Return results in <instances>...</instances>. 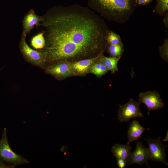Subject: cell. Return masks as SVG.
Segmentation results:
<instances>
[{
	"instance_id": "cell-1",
	"label": "cell",
	"mask_w": 168,
	"mask_h": 168,
	"mask_svg": "<svg viewBox=\"0 0 168 168\" xmlns=\"http://www.w3.org/2000/svg\"><path fill=\"white\" fill-rule=\"evenodd\" d=\"M40 26L46 62L86 58L103 51L109 30L95 12L78 5L54 7L44 16Z\"/></svg>"
},
{
	"instance_id": "cell-2",
	"label": "cell",
	"mask_w": 168,
	"mask_h": 168,
	"mask_svg": "<svg viewBox=\"0 0 168 168\" xmlns=\"http://www.w3.org/2000/svg\"><path fill=\"white\" fill-rule=\"evenodd\" d=\"M90 7L107 19L115 21L130 9V0H89Z\"/></svg>"
},
{
	"instance_id": "cell-3",
	"label": "cell",
	"mask_w": 168,
	"mask_h": 168,
	"mask_svg": "<svg viewBox=\"0 0 168 168\" xmlns=\"http://www.w3.org/2000/svg\"><path fill=\"white\" fill-rule=\"evenodd\" d=\"M26 36L22 32L19 44L21 54L26 60L31 64L43 67L46 63L45 53L42 50H35L30 47L26 41Z\"/></svg>"
},
{
	"instance_id": "cell-4",
	"label": "cell",
	"mask_w": 168,
	"mask_h": 168,
	"mask_svg": "<svg viewBox=\"0 0 168 168\" xmlns=\"http://www.w3.org/2000/svg\"><path fill=\"white\" fill-rule=\"evenodd\" d=\"M0 160L12 163L15 166L29 162L27 159L15 153L10 148L8 142L6 128L3 129L0 140Z\"/></svg>"
},
{
	"instance_id": "cell-5",
	"label": "cell",
	"mask_w": 168,
	"mask_h": 168,
	"mask_svg": "<svg viewBox=\"0 0 168 168\" xmlns=\"http://www.w3.org/2000/svg\"><path fill=\"white\" fill-rule=\"evenodd\" d=\"M147 144L149 160L160 162L166 165L168 163L166 160L165 147L160 137L156 138H143Z\"/></svg>"
},
{
	"instance_id": "cell-6",
	"label": "cell",
	"mask_w": 168,
	"mask_h": 168,
	"mask_svg": "<svg viewBox=\"0 0 168 168\" xmlns=\"http://www.w3.org/2000/svg\"><path fill=\"white\" fill-rule=\"evenodd\" d=\"M140 104L139 102L131 98L126 104H119L118 119L119 121L128 122L133 118L144 117L140 108Z\"/></svg>"
},
{
	"instance_id": "cell-7",
	"label": "cell",
	"mask_w": 168,
	"mask_h": 168,
	"mask_svg": "<svg viewBox=\"0 0 168 168\" xmlns=\"http://www.w3.org/2000/svg\"><path fill=\"white\" fill-rule=\"evenodd\" d=\"M139 102L143 103L147 107V115L151 110H158L164 107V105L160 94L156 91H148L139 94Z\"/></svg>"
},
{
	"instance_id": "cell-8",
	"label": "cell",
	"mask_w": 168,
	"mask_h": 168,
	"mask_svg": "<svg viewBox=\"0 0 168 168\" xmlns=\"http://www.w3.org/2000/svg\"><path fill=\"white\" fill-rule=\"evenodd\" d=\"M46 72L58 78H65L75 74L71 63L60 61L49 67Z\"/></svg>"
},
{
	"instance_id": "cell-9",
	"label": "cell",
	"mask_w": 168,
	"mask_h": 168,
	"mask_svg": "<svg viewBox=\"0 0 168 168\" xmlns=\"http://www.w3.org/2000/svg\"><path fill=\"white\" fill-rule=\"evenodd\" d=\"M149 160L148 148L144 145L142 142L136 143V148L131 152L128 160L127 164L129 165L133 164L142 165Z\"/></svg>"
},
{
	"instance_id": "cell-10",
	"label": "cell",
	"mask_w": 168,
	"mask_h": 168,
	"mask_svg": "<svg viewBox=\"0 0 168 168\" xmlns=\"http://www.w3.org/2000/svg\"><path fill=\"white\" fill-rule=\"evenodd\" d=\"M44 19L43 16L36 15L33 9H30L24 16L22 21L23 33L26 35L30 34L31 31L34 28V26H40V22Z\"/></svg>"
},
{
	"instance_id": "cell-11",
	"label": "cell",
	"mask_w": 168,
	"mask_h": 168,
	"mask_svg": "<svg viewBox=\"0 0 168 168\" xmlns=\"http://www.w3.org/2000/svg\"><path fill=\"white\" fill-rule=\"evenodd\" d=\"M103 52H101L96 56L71 63L75 74H83L86 73L90 70L93 64L103 54Z\"/></svg>"
},
{
	"instance_id": "cell-12",
	"label": "cell",
	"mask_w": 168,
	"mask_h": 168,
	"mask_svg": "<svg viewBox=\"0 0 168 168\" xmlns=\"http://www.w3.org/2000/svg\"><path fill=\"white\" fill-rule=\"evenodd\" d=\"M150 128H145L137 120H133L130 124L127 131V138L128 139L127 144L138 140L141 137L144 131L149 130Z\"/></svg>"
},
{
	"instance_id": "cell-13",
	"label": "cell",
	"mask_w": 168,
	"mask_h": 168,
	"mask_svg": "<svg viewBox=\"0 0 168 168\" xmlns=\"http://www.w3.org/2000/svg\"><path fill=\"white\" fill-rule=\"evenodd\" d=\"M132 148L129 144H116L112 147L111 152L116 159H121L127 162Z\"/></svg>"
},
{
	"instance_id": "cell-14",
	"label": "cell",
	"mask_w": 168,
	"mask_h": 168,
	"mask_svg": "<svg viewBox=\"0 0 168 168\" xmlns=\"http://www.w3.org/2000/svg\"><path fill=\"white\" fill-rule=\"evenodd\" d=\"M121 56L118 57H107L102 54L100 57L99 60L105 65L108 70H110L113 74L118 70V63Z\"/></svg>"
},
{
	"instance_id": "cell-15",
	"label": "cell",
	"mask_w": 168,
	"mask_h": 168,
	"mask_svg": "<svg viewBox=\"0 0 168 168\" xmlns=\"http://www.w3.org/2000/svg\"><path fill=\"white\" fill-rule=\"evenodd\" d=\"M99 58L90 69L91 73L98 77L105 74L109 71L103 63L99 60Z\"/></svg>"
},
{
	"instance_id": "cell-16",
	"label": "cell",
	"mask_w": 168,
	"mask_h": 168,
	"mask_svg": "<svg viewBox=\"0 0 168 168\" xmlns=\"http://www.w3.org/2000/svg\"><path fill=\"white\" fill-rule=\"evenodd\" d=\"M44 31L34 36L30 41L31 46L35 49L42 50L45 45V40L44 35Z\"/></svg>"
},
{
	"instance_id": "cell-17",
	"label": "cell",
	"mask_w": 168,
	"mask_h": 168,
	"mask_svg": "<svg viewBox=\"0 0 168 168\" xmlns=\"http://www.w3.org/2000/svg\"><path fill=\"white\" fill-rule=\"evenodd\" d=\"M108 52L112 57H118L121 56L124 49L121 44H110L108 46Z\"/></svg>"
},
{
	"instance_id": "cell-18",
	"label": "cell",
	"mask_w": 168,
	"mask_h": 168,
	"mask_svg": "<svg viewBox=\"0 0 168 168\" xmlns=\"http://www.w3.org/2000/svg\"><path fill=\"white\" fill-rule=\"evenodd\" d=\"M106 43L110 44H120L119 36L114 32L109 31L106 37Z\"/></svg>"
},
{
	"instance_id": "cell-19",
	"label": "cell",
	"mask_w": 168,
	"mask_h": 168,
	"mask_svg": "<svg viewBox=\"0 0 168 168\" xmlns=\"http://www.w3.org/2000/svg\"><path fill=\"white\" fill-rule=\"evenodd\" d=\"M160 54L161 57L165 61L168 60V45L167 44H164L160 49Z\"/></svg>"
},
{
	"instance_id": "cell-20",
	"label": "cell",
	"mask_w": 168,
	"mask_h": 168,
	"mask_svg": "<svg viewBox=\"0 0 168 168\" xmlns=\"http://www.w3.org/2000/svg\"><path fill=\"white\" fill-rule=\"evenodd\" d=\"M160 4L162 11L165 12L168 9V0H160Z\"/></svg>"
},
{
	"instance_id": "cell-21",
	"label": "cell",
	"mask_w": 168,
	"mask_h": 168,
	"mask_svg": "<svg viewBox=\"0 0 168 168\" xmlns=\"http://www.w3.org/2000/svg\"><path fill=\"white\" fill-rule=\"evenodd\" d=\"M116 161L118 166L119 168H124L127 164L126 161L121 159H116Z\"/></svg>"
},
{
	"instance_id": "cell-22",
	"label": "cell",
	"mask_w": 168,
	"mask_h": 168,
	"mask_svg": "<svg viewBox=\"0 0 168 168\" xmlns=\"http://www.w3.org/2000/svg\"><path fill=\"white\" fill-rule=\"evenodd\" d=\"M15 166L14 165L12 166L6 165L0 161V168H14Z\"/></svg>"
},
{
	"instance_id": "cell-23",
	"label": "cell",
	"mask_w": 168,
	"mask_h": 168,
	"mask_svg": "<svg viewBox=\"0 0 168 168\" xmlns=\"http://www.w3.org/2000/svg\"><path fill=\"white\" fill-rule=\"evenodd\" d=\"M151 0H138L139 3L140 4H144L149 2Z\"/></svg>"
},
{
	"instance_id": "cell-24",
	"label": "cell",
	"mask_w": 168,
	"mask_h": 168,
	"mask_svg": "<svg viewBox=\"0 0 168 168\" xmlns=\"http://www.w3.org/2000/svg\"><path fill=\"white\" fill-rule=\"evenodd\" d=\"M164 142L168 141V131L166 133V135L165 138L162 140Z\"/></svg>"
},
{
	"instance_id": "cell-25",
	"label": "cell",
	"mask_w": 168,
	"mask_h": 168,
	"mask_svg": "<svg viewBox=\"0 0 168 168\" xmlns=\"http://www.w3.org/2000/svg\"><path fill=\"white\" fill-rule=\"evenodd\" d=\"M1 70H0V71Z\"/></svg>"
}]
</instances>
